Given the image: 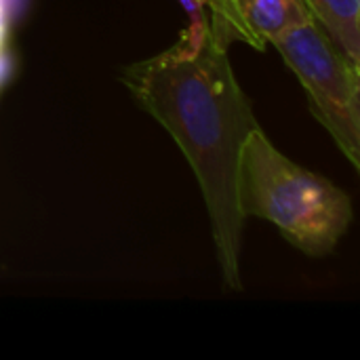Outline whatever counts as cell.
<instances>
[{"instance_id":"obj_3","label":"cell","mask_w":360,"mask_h":360,"mask_svg":"<svg viewBox=\"0 0 360 360\" xmlns=\"http://www.w3.org/2000/svg\"><path fill=\"white\" fill-rule=\"evenodd\" d=\"M306 89L310 110L360 169V68L310 19L272 40Z\"/></svg>"},{"instance_id":"obj_2","label":"cell","mask_w":360,"mask_h":360,"mask_svg":"<svg viewBox=\"0 0 360 360\" xmlns=\"http://www.w3.org/2000/svg\"><path fill=\"white\" fill-rule=\"evenodd\" d=\"M238 205L278 228L289 245L321 257L335 249L352 224V200L333 181L300 167L255 127L238 160Z\"/></svg>"},{"instance_id":"obj_1","label":"cell","mask_w":360,"mask_h":360,"mask_svg":"<svg viewBox=\"0 0 360 360\" xmlns=\"http://www.w3.org/2000/svg\"><path fill=\"white\" fill-rule=\"evenodd\" d=\"M228 44L207 21L165 53L129 65L122 82L188 158L211 217L224 283L240 291L245 215L238 205V160L259 122L234 76Z\"/></svg>"},{"instance_id":"obj_6","label":"cell","mask_w":360,"mask_h":360,"mask_svg":"<svg viewBox=\"0 0 360 360\" xmlns=\"http://www.w3.org/2000/svg\"><path fill=\"white\" fill-rule=\"evenodd\" d=\"M209 8V21L221 32V36L228 42H245L255 51H264L266 42L253 34V30L247 25L240 0H200Z\"/></svg>"},{"instance_id":"obj_5","label":"cell","mask_w":360,"mask_h":360,"mask_svg":"<svg viewBox=\"0 0 360 360\" xmlns=\"http://www.w3.org/2000/svg\"><path fill=\"white\" fill-rule=\"evenodd\" d=\"M316 23L360 68V0H306Z\"/></svg>"},{"instance_id":"obj_4","label":"cell","mask_w":360,"mask_h":360,"mask_svg":"<svg viewBox=\"0 0 360 360\" xmlns=\"http://www.w3.org/2000/svg\"><path fill=\"white\" fill-rule=\"evenodd\" d=\"M247 25L264 42H272L312 17L306 0H240Z\"/></svg>"}]
</instances>
